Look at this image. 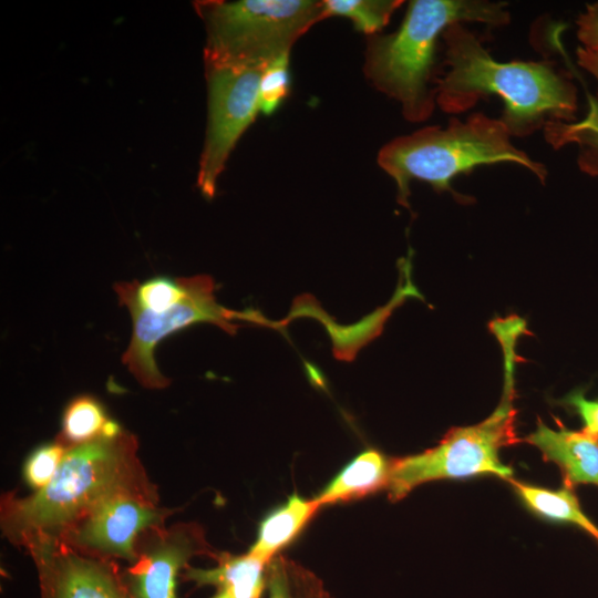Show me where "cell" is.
Masks as SVG:
<instances>
[{"instance_id": "cell-4", "label": "cell", "mask_w": 598, "mask_h": 598, "mask_svg": "<svg viewBox=\"0 0 598 598\" xmlns=\"http://www.w3.org/2000/svg\"><path fill=\"white\" fill-rule=\"evenodd\" d=\"M503 353V392L496 409L484 421L452 427L439 444L422 453L392 458L388 495L391 502L405 497L416 486L437 480L496 475L505 481L513 470L501 462L499 451L518 442L516 435L515 369L520 358L516 346L528 334L526 321L511 315L489 322Z\"/></svg>"}, {"instance_id": "cell-19", "label": "cell", "mask_w": 598, "mask_h": 598, "mask_svg": "<svg viewBox=\"0 0 598 598\" xmlns=\"http://www.w3.org/2000/svg\"><path fill=\"white\" fill-rule=\"evenodd\" d=\"M268 598H332L312 571L283 556H276L266 568Z\"/></svg>"}, {"instance_id": "cell-23", "label": "cell", "mask_w": 598, "mask_h": 598, "mask_svg": "<svg viewBox=\"0 0 598 598\" xmlns=\"http://www.w3.org/2000/svg\"><path fill=\"white\" fill-rule=\"evenodd\" d=\"M563 402L580 416L584 424L581 431L598 437V400H588L582 390H577L569 393Z\"/></svg>"}, {"instance_id": "cell-6", "label": "cell", "mask_w": 598, "mask_h": 598, "mask_svg": "<svg viewBox=\"0 0 598 598\" xmlns=\"http://www.w3.org/2000/svg\"><path fill=\"white\" fill-rule=\"evenodd\" d=\"M207 25L206 63L265 69L290 54L313 24L327 19L323 1L240 0L202 3Z\"/></svg>"}, {"instance_id": "cell-2", "label": "cell", "mask_w": 598, "mask_h": 598, "mask_svg": "<svg viewBox=\"0 0 598 598\" xmlns=\"http://www.w3.org/2000/svg\"><path fill=\"white\" fill-rule=\"evenodd\" d=\"M450 70L435 78L436 104L446 113H463L481 99L498 95L505 103L501 118L511 136L526 137L547 120L574 122L577 90L549 61L502 63L462 23L442 33Z\"/></svg>"}, {"instance_id": "cell-15", "label": "cell", "mask_w": 598, "mask_h": 598, "mask_svg": "<svg viewBox=\"0 0 598 598\" xmlns=\"http://www.w3.org/2000/svg\"><path fill=\"white\" fill-rule=\"evenodd\" d=\"M320 508L315 499L298 494L268 514L260 523L256 542L248 554L269 564L277 553L291 543Z\"/></svg>"}, {"instance_id": "cell-13", "label": "cell", "mask_w": 598, "mask_h": 598, "mask_svg": "<svg viewBox=\"0 0 598 598\" xmlns=\"http://www.w3.org/2000/svg\"><path fill=\"white\" fill-rule=\"evenodd\" d=\"M216 567L209 569L186 566L182 574L184 580L197 586L212 585L216 592L212 598H261L266 588L268 564L246 555L218 553L214 558Z\"/></svg>"}, {"instance_id": "cell-7", "label": "cell", "mask_w": 598, "mask_h": 598, "mask_svg": "<svg viewBox=\"0 0 598 598\" xmlns=\"http://www.w3.org/2000/svg\"><path fill=\"white\" fill-rule=\"evenodd\" d=\"M185 296L161 312L141 308L130 299H118L131 313L133 330L122 362L145 388L164 389L171 381L161 373L155 361L157 344L172 333L197 323H213L230 334L238 328L235 320L256 321L254 313L238 312L220 306L215 285L207 275L183 278Z\"/></svg>"}, {"instance_id": "cell-10", "label": "cell", "mask_w": 598, "mask_h": 598, "mask_svg": "<svg viewBox=\"0 0 598 598\" xmlns=\"http://www.w3.org/2000/svg\"><path fill=\"white\" fill-rule=\"evenodd\" d=\"M34 560L40 598H132L113 559L84 554L59 539L38 538L24 547Z\"/></svg>"}, {"instance_id": "cell-9", "label": "cell", "mask_w": 598, "mask_h": 598, "mask_svg": "<svg viewBox=\"0 0 598 598\" xmlns=\"http://www.w3.org/2000/svg\"><path fill=\"white\" fill-rule=\"evenodd\" d=\"M172 513L158 506V495L121 493L97 504L59 540L91 556L133 564L141 535L164 526Z\"/></svg>"}, {"instance_id": "cell-22", "label": "cell", "mask_w": 598, "mask_h": 598, "mask_svg": "<svg viewBox=\"0 0 598 598\" xmlns=\"http://www.w3.org/2000/svg\"><path fill=\"white\" fill-rule=\"evenodd\" d=\"M65 451L66 446L59 441L37 448L24 463L25 482L35 491L47 486L55 476Z\"/></svg>"}, {"instance_id": "cell-25", "label": "cell", "mask_w": 598, "mask_h": 598, "mask_svg": "<svg viewBox=\"0 0 598 598\" xmlns=\"http://www.w3.org/2000/svg\"><path fill=\"white\" fill-rule=\"evenodd\" d=\"M577 61L581 68L591 73L598 82V49L578 48Z\"/></svg>"}, {"instance_id": "cell-17", "label": "cell", "mask_w": 598, "mask_h": 598, "mask_svg": "<svg viewBox=\"0 0 598 598\" xmlns=\"http://www.w3.org/2000/svg\"><path fill=\"white\" fill-rule=\"evenodd\" d=\"M589 111L578 122L547 120L543 130L547 143L554 148L578 145L577 164L581 172L598 177V100L587 94Z\"/></svg>"}, {"instance_id": "cell-14", "label": "cell", "mask_w": 598, "mask_h": 598, "mask_svg": "<svg viewBox=\"0 0 598 598\" xmlns=\"http://www.w3.org/2000/svg\"><path fill=\"white\" fill-rule=\"evenodd\" d=\"M391 463L392 460L381 452L365 450L344 466L315 499L320 506L347 503L386 489Z\"/></svg>"}, {"instance_id": "cell-8", "label": "cell", "mask_w": 598, "mask_h": 598, "mask_svg": "<svg viewBox=\"0 0 598 598\" xmlns=\"http://www.w3.org/2000/svg\"><path fill=\"white\" fill-rule=\"evenodd\" d=\"M206 65L208 125L197 184L203 195L212 198L231 150L259 112V83L264 69L229 63Z\"/></svg>"}, {"instance_id": "cell-11", "label": "cell", "mask_w": 598, "mask_h": 598, "mask_svg": "<svg viewBox=\"0 0 598 598\" xmlns=\"http://www.w3.org/2000/svg\"><path fill=\"white\" fill-rule=\"evenodd\" d=\"M217 554L196 523L148 529L138 538L136 560L124 571L131 597L177 598V577L189 559Z\"/></svg>"}, {"instance_id": "cell-3", "label": "cell", "mask_w": 598, "mask_h": 598, "mask_svg": "<svg viewBox=\"0 0 598 598\" xmlns=\"http://www.w3.org/2000/svg\"><path fill=\"white\" fill-rule=\"evenodd\" d=\"M504 2L482 0L411 1L400 28L390 34L369 35L364 74L380 92L401 104L405 120L429 118L436 103L433 78L435 44L453 23L504 25L511 20Z\"/></svg>"}, {"instance_id": "cell-12", "label": "cell", "mask_w": 598, "mask_h": 598, "mask_svg": "<svg viewBox=\"0 0 598 598\" xmlns=\"http://www.w3.org/2000/svg\"><path fill=\"white\" fill-rule=\"evenodd\" d=\"M557 429L540 419L525 442L537 447L545 461L554 462L561 472L564 486L574 489L579 484L598 486V437L584 431L567 429L555 419Z\"/></svg>"}, {"instance_id": "cell-1", "label": "cell", "mask_w": 598, "mask_h": 598, "mask_svg": "<svg viewBox=\"0 0 598 598\" xmlns=\"http://www.w3.org/2000/svg\"><path fill=\"white\" fill-rule=\"evenodd\" d=\"M136 437L124 430L66 446L52 481L32 495L1 498L3 535L24 547L38 538L59 539L97 504L121 493L158 495L137 456Z\"/></svg>"}, {"instance_id": "cell-16", "label": "cell", "mask_w": 598, "mask_h": 598, "mask_svg": "<svg viewBox=\"0 0 598 598\" xmlns=\"http://www.w3.org/2000/svg\"><path fill=\"white\" fill-rule=\"evenodd\" d=\"M507 482L532 512L551 520L576 525L598 542V527L582 512L574 489L566 486L556 491L547 489L513 477Z\"/></svg>"}, {"instance_id": "cell-18", "label": "cell", "mask_w": 598, "mask_h": 598, "mask_svg": "<svg viewBox=\"0 0 598 598\" xmlns=\"http://www.w3.org/2000/svg\"><path fill=\"white\" fill-rule=\"evenodd\" d=\"M122 430L95 398L81 395L65 408L58 441L65 446L79 445L103 435H115Z\"/></svg>"}, {"instance_id": "cell-5", "label": "cell", "mask_w": 598, "mask_h": 598, "mask_svg": "<svg viewBox=\"0 0 598 598\" xmlns=\"http://www.w3.org/2000/svg\"><path fill=\"white\" fill-rule=\"evenodd\" d=\"M504 162L527 168L542 183L547 178L548 172L542 163L533 161L511 143V134L503 121L483 113H474L464 122L451 118L446 127L427 126L395 137L378 155V164L396 184L398 202L408 208L413 178L468 203V197L453 190L451 181L456 175L468 174L476 166Z\"/></svg>"}, {"instance_id": "cell-24", "label": "cell", "mask_w": 598, "mask_h": 598, "mask_svg": "<svg viewBox=\"0 0 598 598\" xmlns=\"http://www.w3.org/2000/svg\"><path fill=\"white\" fill-rule=\"evenodd\" d=\"M577 37L585 48L598 49V1L587 4L586 11L577 19Z\"/></svg>"}, {"instance_id": "cell-20", "label": "cell", "mask_w": 598, "mask_h": 598, "mask_svg": "<svg viewBox=\"0 0 598 598\" xmlns=\"http://www.w3.org/2000/svg\"><path fill=\"white\" fill-rule=\"evenodd\" d=\"M402 3V0H323L327 18H348L358 31L369 35L388 24Z\"/></svg>"}, {"instance_id": "cell-21", "label": "cell", "mask_w": 598, "mask_h": 598, "mask_svg": "<svg viewBox=\"0 0 598 598\" xmlns=\"http://www.w3.org/2000/svg\"><path fill=\"white\" fill-rule=\"evenodd\" d=\"M289 54L268 64L260 78L258 105L266 115L272 114L289 93Z\"/></svg>"}]
</instances>
